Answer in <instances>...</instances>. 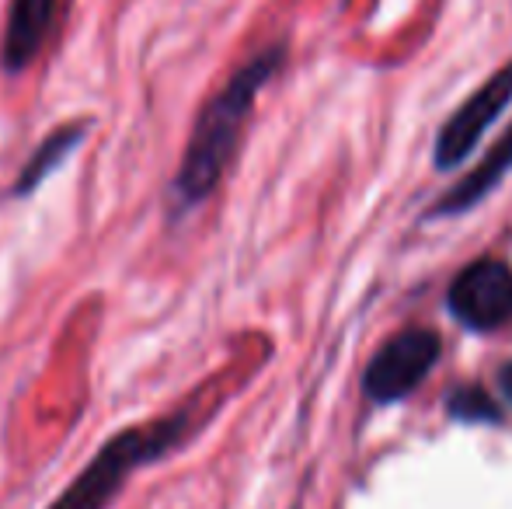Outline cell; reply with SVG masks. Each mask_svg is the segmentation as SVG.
<instances>
[{
    "instance_id": "obj_8",
    "label": "cell",
    "mask_w": 512,
    "mask_h": 509,
    "mask_svg": "<svg viewBox=\"0 0 512 509\" xmlns=\"http://www.w3.org/2000/svg\"><path fill=\"white\" fill-rule=\"evenodd\" d=\"M509 171H512V126L502 133V140L495 143L485 157H481L478 168L467 171V175L460 178V182L453 185L443 199H439V206L432 210V217H450V213H464V210H471V206H478L481 199H485L488 192H492L495 185L509 175Z\"/></svg>"
},
{
    "instance_id": "obj_3",
    "label": "cell",
    "mask_w": 512,
    "mask_h": 509,
    "mask_svg": "<svg viewBox=\"0 0 512 509\" xmlns=\"http://www.w3.org/2000/svg\"><path fill=\"white\" fill-rule=\"evenodd\" d=\"M443 356V342L429 328H405L391 342L377 349L363 374V391L373 405H394L408 398L418 384L429 377V370Z\"/></svg>"
},
{
    "instance_id": "obj_2",
    "label": "cell",
    "mask_w": 512,
    "mask_h": 509,
    "mask_svg": "<svg viewBox=\"0 0 512 509\" xmlns=\"http://www.w3.org/2000/svg\"><path fill=\"white\" fill-rule=\"evenodd\" d=\"M206 426L196 405H182L140 426H126L98 447V454L74 475V482L49 503V509H108L126 489L129 475L178 454Z\"/></svg>"
},
{
    "instance_id": "obj_4",
    "label": "cell",
    "mask_w": 512,
    "mask_h": 509,
    "mask_svg": "<svg viewBox=\"0 0 512 509\" xmlns=\"http://www.w3.org/2000/svg\"><path fill=\"white\" fill-rule=\"evenodd\" d=\"M450 314L471 332H499L512 321V269L499 258H481L453 279L446 293Z\"/></svg>"
},
{
    "instance_id": "obj_7",
    "label": "cell",
    "mask_w": 512,
    "mask_h": 509,
    "mask_svg": "<svg viewBox=\"0 0 512 509\" xmlns=\"http://www.w3.org/2000/svg\"><path fill=\"white\" fill-rule=\"evenodd\" d=\"M91 129H95V119L84 116V119H70V123L56 126L49 136H42V143L18 168V178H14V185H11V199H28L32 192H39V185L88 140Z\"/></svg>"
},
{
    "instance_id": "obj_5",
    "label": "cell",
    "mask_w": 512,
    "mask_h": 509,
    "mask_svg": "<svg viewBox=\"0 0 512 509\" xmlns=\"http://www.w3.org/2000/svg\"><path fill=\"white\" fill-rule=\"evenodd\" d=\"M512 102V60L499 74H492L450 119L439 129L436 140V168L453 171L474 147L481 143V136L495 126V119L502 116V109Z\"/></svg>"
},
{
    "instance_id": "obj_10",
    "label": "cell",
    "mask_w": 512,
    "mask_h": 509,
    "mask_svg": "<svg viewBox=\"0 0 512 509\" xmlns=\"http://www.w3.org/2000/svg\"><path fill=\"white\" fill-rule=\"evenodd\" d=\"M499 387H502V394H506V398L512 401V363H506V367H502V374H499Z\"/></svg>"
},
{
    "instance_id": "obj_1",
    "label": "cell",
    "mask_w": 512,
    "mask_h": 509,
    "mask_svg": "<svg viewBox=\"0 0 512 509\" xmlns=\"http://www.w3.org/2000/svg\"><path fill=\"white\" fill-rule=\"evenodd\" d=\"M286 63V46L272 42V46L258 49L255 56L241 63L234 74L223 81L220 91H213V98L203 105V112L196 116V126L189 133V143L182 150L178 171L168 185V217L182 220L192 210L206 203L216 192V185L223 182L230 161L237 154V143L248 126L255 102L262 95V88L279 74V67Z\"/></svg>"
},
{
    "instance_id": "obj_6",
    "label": "cell",
    "mask_w": 512,
    "mask_h": 509,
    "mask_svg": "<svg viewBox=\"0 0 512 509\" xmlns=\"http://www.w3.org/2000/svg\"><path fill=\"white\" fill-rule=\"evenodd\" d=\"M60 0H11L7 4L4 39H0V70L21 74L46 49L56 25Z\"/></svg>"
},
{
    "instance_id": "obj_9",
    "label": "cell",
    "mask_w": 512,
    "mask_h": 509,
    "mask_svg": "<svg viewBox=\"0 0 512 509\" xmlns=\"http://www.w3.org/2000/svg\"><path fill=\"white\" fill-rule=\"evenodd\" d=\"M450 415L460 422H499L502 408L495 405V398L478 384H464L450 394Z\"/></svg>"
}]
</instances>
